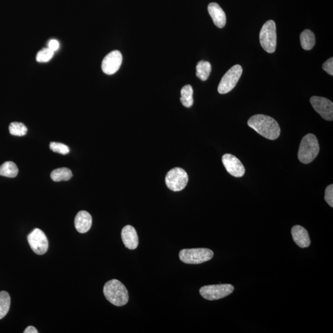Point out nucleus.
<instances>
[{
    "instance_id": "obj_7",
    "label": "nucleus",
    "mask_w": 333,
    "mask_h": 333,
    "mask_svg": "<svg viewBox=\"0 0 333 333\" xmlns=\"http://www.w3.org/2000/svg\"><path fill=\"white\" fill-rule=\"evenodd\" d=\"M188 182V176L182 168H176L169 171L165 177L166 186L173 191H180L184 189Z\"/></svg>"
},
{
    "instance_id": "obj_24",
    "label": "nucleus",
    "mask_w": 333,
    "mask_h": 333,
    "mask_svg": "<svg viewBox=\"0 0 333 333\" xmlns=\"http://www.w3.org/2000/svg\"><path fill=\"white\" fill-rule=\"evenodd\" d=\"M54 53L49 48L41 50L36 55V61L39 63H47V62H49L52 59L53 55H54Z\"/></svg>"
},
{
    "instance_id": "obj_6",
    "label": "nucleus",
    "mask_w": 333,
    "mask_h": 333,
    "mask_svg": "<svg viewBox=\"0 0 333 333\" xmlns=\"http://www.w3.org/2000/svg\"><path fill=\"white\" fill-rule=\"evenodd\" d=\"M234 287L230 284L208 285L201 287L200 295L209 301L219 300L227 297L233 292Z\"/></svg>"
},
{
    "instance_id": "obj_12",
    "label": "nucleus",
    "mask_w": 333,
    "mask_h": 333,
    "mask_svg": "<svg viewBox=\"0 0 333 333\" xmlns=\"http://www.w3.org/2000/svg\"><path fill=\"white\" fill-rule=\"evenodd\" d=\"M222 162L226 170L231 176L241 177L245 174V168L238 158L231 154H224L222 157Z\"/></svg>"
},
{
    "instance_id": "obj_29",
    "label": "nucleus",
    "mask_w": 333,
    "mask_h": 333,
    "mask_svg": "<svg viewBox=\"0 0 333 333\" xmlns=\"http://www.w3.org/2000/svg\"><path fill=\"white\" fill-rule=\"evenodd\" d=\"M24 333H38V331L34 326H28L26 329H25L24 331Z\"/></svg>"
},
{
    "instance_id": "obj_2",
    "label": "nucleus",
    "mask_w": 333,
    "mask_h": 333,
    "mask_svg": "<svg viewBox=\"0 0 333 333\" xmlns=\"http://www.w3.org/2000/svg\"><path fill=\"white\" fill-rule=\"evenodd\" d=\"M103 293L107 300L115 306H123L128 303V290L117 279L107 282L104 284Z\"/></svg>"
},
{
    "instance_id": "obj_25",
    "label": "nucleus",
    "mask_w": 333,
    "mask_h": 333,
    "mask_svg": "<svg viewBox=\"0 0 333 333\" xmlns=\"http://www.w3.org/2000/svg\"><path fill=\"white\" fill-rule=\"evenodd\" d=\"M51 150L58 153L66 155L69 153L70 149L64 144L56 142H51L50 145Z\"/></svg>"
},
{
    "instance_id": "obj_20",
    "label": "nucleus",
    "mask_w": 333,
    "mask_h": 333,
    "mask_svg": "<svg viewBox=\"0 0 333 333\" xmlns=\"http://www.w3.org/2000/svg\"><path fill=\"white\" fill-rule=\"evenodd\" d=\"M72 173L66 168L55 169L51 174V178L55 182L67 181L71 179Z\"/></svg>"
},
{
    "instance_id": "obj_15",
    "label": "nucleus",
    "mask_w": 333,
    "mask_h": 333,
    "mask_svg": "<svg viewBox=\"0 0 333 333\" xmlns=\"http://www.w3.org/2000/svg\"><path fill=\"white\" fill-rule=\"evenodd\" d=\"M209 13L213 19L214 23L217 27L223 28L225 27L227 22V18L224 11L217 3H211L208 6Z\"/></svg>"
},
{
    "instance_id": "obj_21",
    "label": "nucleus",
    "mask_w": 333,
    "mask_h": 333,
    "mask_svg": "<svg viewBox=\"0 0 333 333\" xmlns=\"http://www.w3.org/2000/svg\"><path fill=\"white\" fill-rule=\"evenodd\" d=\"M180 101L186 108H191L193 106V89L190 85L183 87L181 90V98Z\"/></svg>"
},
{
    "instance_id": "obj_17",
    "label": "nucleus",
    "mask_w": 333,
    "mask_h": 333,
    "mask_svg": "<svg viewBox=\"0 0 333 333\" xmlns=\"http://www.w3.org/2000/svg\"><path fill=\"white\" fill-rule=\"evenodd\" d=\"M301 44L305 50H310L315 44V36L311 30H305L300 35Z\"/></svg>"
},
{
    "instance_id": "obj_18",
    "label": "nucleus",
    "mask_w": 333,
    "mask_h": 333,
    "mask_svg": "<svg viewBox=\"0 0 333 333\" xmlns=\"http://www.w3.org/2000/svg\"><path fill=\"white\" fill-rule=\"evenodd\" d=\"M211 70L212 66L210 62L201 61L196 66V76L202 81L207 80Z\"/></svg>"
},
{
    "instance_id": "obj_22",
    "label": "nucleus",
    "mask_w": 333,
    "mask_h": 333,
    "mask_svg": "<svg viewBox=\"0 0 333 333\" xmlns=\"http://www.w3.org/2000/svg\"><path fill=\"white\" fill-rule=\"evenodd\" d=\"M11 305V298L8 293L2 290L0 292V320L4 318L9 312Z\"/></svg>"
},
{
    "instance_id": "obj_5",
    "label": "nucleus",
    "mask_w": 333,
    "mask_h": 333,
    "mask_svg": "<svg viewBox=\"0 0 333 333\" xmlns=\"http://www.w3.org/2000/svg\"><path fill=\"white\" fill-rule=\"evenodd\" d=\"M276 28L275 22L272 20L268 21L262 27L260 32V43L265 52L273 53L276 48Z\"/></svg>"
},
{
    "instance_id": "obj_14",
    "label": "nucleus",
    "mask_w": 333,
    "mask_h": 333,
    "mask_svg": "<svg viewBox=\"0 0 333 333\" xmlns=\"http://www.w3.org/2000/svg\"><path fill=\"white\" fill-rule=\"evenodd\" d=\"M292 234L295 243L301 248L308 247L310 244V239L308 231L300 225L293 227Z\"/></svg>"
},
{
    "instance_id": "obj_23",
    "label": "nucleus",
    "mask_w": 333,
    "mask_h": 333,
    "mask_svg": "<svg viewBox=\"0 0 333 333\" xmlns=\"http://www.w3.org/2000/svg\"><path fill=\"white\" fill-rule=\"evenodd\" d=\"M9 131L14 136L22 137L27 134V128L22 123L15 122L10 124Z\"/></svg>"
},
{
    "instance_id": "obj_9",
    "label": "nucleus",
    "mask_w": 333,
    "mask_h": 333,
    "mask_svg": "<svg viewBox=\"0 0 333 333\" xmlns=\"http://www.w3.org/2000/svg\"><path fill=\"white\" fill-rule=\"evenodd\" d=\"M28 242L33 252L43 255L49 249V241L45 234L38 228H35L27 236Z\"/></svg>"
},
{
    "instance_id": "obj_28",
    "label": "nucleus",
    "mask_w": 333,
    "mask_h": 333,
    "mask_svg": "<svg viewBox=\"0 0 333 333\" xmlns=\"http://www.w3.org/2000/svg\"><path fill=\"white\" fill-rule=\"evenodd\" d=\"M59 48V42L56 40V39H52L50 40L49 44V49L53 51V52H56V50H58Z\"/></svg>"
},
{
    "instance_id": "obj_1",
    "label": "nucleus",
    "mask_w": 333,
    "mask_h": 333,
    "mask_svg": "<svg viewBox=\"0 0 333 333\" xmlns=\"http://www.w3.org/2000/svg\"><path fill=\"white\" fill-rule=\"evenodd\" d=\"M247 124L251 128L267 139L275 140L280 135L281 129L278 123L274 118L268 115H253L248 120Z\"/></svg>"
},
{
    "instance_id": "obj_4",
    "label": "nucleus",
    "mask_w": 333,
    "mask_h": 333,
    "mask_svg": "<svg viewBox=\"0 0 333 333\" xmlns=\"http://www.w3.org/2000/svg\"><path fill=\"white\" fill-rule=\"evenodd\" d=\"M213 251L207 248L184 249L180 251L179 258L183 263L200 264L210 261L213 258Z\"/></svg>"
},
{
    "instance_id": "obj_13",
    "label": "nucleus",
    "mask_w": 333,
    "mask_h": 333,
    "mask_svg": "<svg viewBox=\"0 0 333 333\" xmlns=\"http://www.w3.org/2000/svg\"><path fill=\"white\" fill-rule=\"evenodd\" d=\"M124 245L129 249L134 250L138 245V236L136 230L131 225H127L123 227L121 233Z\"/></svg>"
},
{
    "instance_id": "obj_27",
    "label": "nucleus",
    "mask_w": 333,
    "mask_h": 333,
    "mask_svg": "<svg viewBox=\"0 0 333 333\" xmlns=\"http://www.w3.org/2000/svg\"><path fill=\"white\" fill-rule=\"evenodd\" d=\"M322 68L324 71H326L328 74L333 75V58H331L328 59V60L323 64Z\"/></svg>"
},
{
    "instance_id": "obj_8",
    "label": "nucleus",
    "mask_w": 333,
    "mask_h": 333,
    "mask_svg": "<svg viewBox=\"0 0 333 333\" xmlns=\"http://www.w3.org/2000/svg\"><path fill=\"white\" fill-rule=\"evenodd\" d=\"M242 74L240 65L236 64L228 70L222 77L218 87V92L221 94H226L231 91L238 84Z\"/></svg>"
},
{
    "instance_id": "obj_26",
    "label": "nucleus",
    "mask_w": 333,
    "mask_h": 333,
    "mask_svg": "<svg viewBox=\"0 0 333 333\" xmlns=\"http://www.w3.org/2000/svg\"><path fill=\"white\" fill-rule=\"evenodd\" d=\"M324 200L328 203L329 206L333 207V185H330L327 186L324 194Z\"/></svg>"
},
{
    "instance_id": "obj_11",
    "label": "nucleus",
    "mask_w": 333,
    "mask_h": 333,
    "mask_svg": "<svg viewBox=\"0 0 333 333\" xmlns=\"http://www.w3.org/2000/svg\"><path fill=\"white\" fill-rule=\"evenodd\" d=\"M122 63V55L119 51H113L104 58L101 68L104 74L112 75L120 69Z\"/></svg>"
},
{
    "instance_id": "obj_3",
    "label": "nucleus",
    "mask_w": 333,
    "mask_h": 333,
    "mask_svg": "<svg viewBox=\"0 0 333 333\" xmlns=\"http://www.w3.org/2000/svg\"><path fill=\"white\" fill-rule=\"evenodd\" d=\"M320 152V146L315 135L309 134L302 140L298 152L299 160L307 164L312 162Z\"/></svg>"
},
{
    "instance_id": "obj_10",
    "label": "nucleus",
    "mask_w": 333,
    "mask_h": 333,
    "mask_svg": "<svg viewBox=\"0 0 333 333\" xmlns=\"http://www.w3.org/2000/svg\"><path fill=\"white\" fill-rule=\"evenodd\" d=\"M310 101L315 111L324 120H333V103L331 101L325 98L315 96L310 98Z\"/></svg>"
},
{
    "instance_id": "obj_19",
    "label": "nucleus",
    "mask_w": 333,
    "mask_h": 333,
    "mask_svg": "<svg viewBox=\"0 0 333 333\" xmlns=\"http://www.w3.org/2000/svg\"><path fill=\"white\" fill-rule=\"evenodd\" d=\"M19 172L15 163L11 161L5 162L0 166V176L9 178H15Z\"/></svg>"
},
{
    "instance_id": "obj_16",
    "label": "nucleus",
    "mask_w": 333,
    "mask_h": 333,
    "mask_svg": "<svg viewBox=\"0 0 333 333\" xmlns=\"http://www.w3.org/2000/svg\"><path fill=\"white\" fill-rule=\"evenodd\" d=\"M92 225V217L88 212H79L75 218V227L78 232L86 233L88 232Z\"/></svg>"
}]
</instances>
